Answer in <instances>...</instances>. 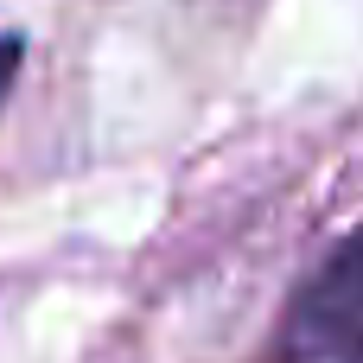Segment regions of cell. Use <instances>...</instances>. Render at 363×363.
I'll return each instance as SVG.
<instances>
[{
  "instance_id": "cell-1",
  "label": "cell",
  "mask_w": 363,
  "mask_h": 363,
  "mask_svg": "<svg viewBox=\"0 0 363 363\" xmlns=\"http://www.w3.org/2000/svg\"><path fill=\"white\" fill-rule=\"evenodd\" d=\"M268 363H363V223L300 281Z\"/></svg>"
},
{
  "instance_id": "cell-2",
  "label": "cell",
  "mask_w": 363,
  "mask_h": 363,
  "mask_svg": "<svg viewBox=\"0 0 363 363\" xmlns=\"http://www.w3.org/2000/svg\"><path fill=\"white\" fill-rule=\"evenodd\" d=\"M19 51H26V38L6 32V38H0V102H6V89H13V77H19Z\"/></svg>"
}]
</instances>
